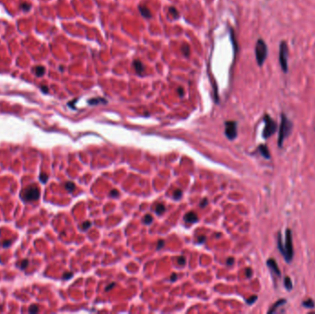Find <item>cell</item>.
<instances>
[{
  "label": "cell",
  "mask_w": 315,
  "mask_h": 314,
  "mask_svg": "<svg viewBox=\"0 0 315 314\" xmlns=\"http://www.w3.org/2000/svg\"><path fill=\"white\" fill-rule=\"evenodd\" d=\"M264 121H265V128H264V131H262V137L265 139H267V138H269L271 135H273L276 132L277 125L276 122L268 114H265V115Z\"/></svg>",
  "instance_id": "5"
},
{
  "label": "cell",
  "mask_w": 315,
  "mask_h": 314,
  "mask_svg": "<svg viewBox=\"0 0 315 314\" xmlns=\"http://www.w3.org/2000/svg\"><path fill=\"white\" fill-rule=\"evenodd\" d=\"M258 150H259V152H260V154L262 155V156L264 157L265 158H267V159L271 158V155H270L269 149L265 145H264V144L260 145H259V148H258Z\"/></svg>",
  "instance_id": "9"
},
{
  "label": "cell",
  "mask_w": 315,
  "mask_h": 314,
  "mask_svg": "<svg viewBox=\"0 0 315 314\" xmlns=\"http://www.w3.org/2000/svg\"><path fill=\"white\" fill-rule=\"evenodd\" d=\"M225 135L229 140H233L237 136V122L228 121L225 122Z\"/></svg>",
  "instance_id": "7"
},
{
  "label": "cell",
  "mask_w": 315,
  "mask_h": 314,
  "mask_svg": "<svg viewBox=\"0 0 315 314\" xmlns=\"http://www.w3.org/2000/svg\"><path fill=\"white\" fill-rule=\"evenodd\" d=\"M182 194H183V192H182L180 189L175 190L174 193H173V198H174L175 200H179V199L182 197Z\"/></svg>",
  "instance_id": "20"
},
{
  "label": "cell",
  "mask_w": 315,
  "mask_h": 314,
  "mask_svg": "<svg viewBox=\"0 0 315 314\" xmlns=\"http://www.w3.org/2000/svg\"><path fill=\"white\" fill-rule=\"evenodd\" d=\"M178 93H179V95H180V96H183V88H178Z\"/></svg>",
  "instance_id": "38"
},
{
  "label": "cell",
  "mask_w": 315,
  "mask_h": 314,
  "mask_svg": "<svg viewBox=\"0 0 315 314\" xmlns=\"http://www.w3.org/2000/svg\"><path fill=\"white\" fill-rule=\"evenodd\" d=\"M72 276H73V274H72V273H65V274H64L63 278L64 279H70Z\"/></svg>",
  "instance_id": "30"
},
{
  "label": "cell",
  "mask_w": 315,
  "mask_h": 314,
  "mask_svg": "<svg viewBox=\"0 0 315 314\" xmlns=\"http://www.w3.org/2000/svg\"><path fill=\"white\" fill-rule=\"evenodd\" d=\"M252 274V270H251L250 268H248V269L246 270V276H247V277H251Z\"/></svg>",
  "instance_id": "33"
},
{
  "label": "cell",
  "mask_w": 315,
  "mask_h": 314,
  "mask_svg": "<svg viewBox=\"0 0 315 314\" xmlns=\"http://www.w3.org/2000/svg\"><path fill=\"white\" fill-rule=\"evenodd\" d=\"M205 240H206V237L205 236H201L198 238V242L201 243V242H204Z\"/></svg>",
  "instance_id": "37"
},
{
  "label": "cell",
  "mask_w": 315,
  "mask_h": 314,
  "mask_svg": "<svg viewBox=\"0 0 315 314\" xmlns=\"http://www.w3.org/2000/svg\"><path fill=\"white\" fill-rule=\"evenodd\" d=\"M114 285H115V284H114V283H111V284H110V286H109V287H106V291H109L111 288H113V287H114Z\"/></svg>",
  "instance_id": "40"
},
{
  "label": "cell",
  "mask_w": 315,
  "mask_h": 314,
  "mask_svg": "<svg viewBox=\"0 0 315 314\" xmlns=\"http://www.w3.org/2000/svg\"><path fill=\"white\" fill-rule=\"evenodd\" d=\"M266 264H267V266H268L269 270H270V272H271L272 275H273L274 279L280 278V277H281V272H280L279 267L277 265L276 262H275V259L271 258V259L267 260Z\"/></svg>",
  "instance_id": "8"
},
{
  "label": "cell",
  "mask_w": 315,
  "mask_h": 314,
  "mask_svg": "<svg viewBox=\"0 0 315 314\" xmlns=\"http://www.w3.org/2000/svg\"><path fill=\"white\" fill-rule=\"evenodd\" d=\"M34 72H35V75L37 76H42L45 72V68L42 65H38V66H35L34 68Z\"/></svg>",
  "instance_id": "16"
},
{
  "label": "cell",
  "mask_w": 315,
  "mask_h": 314,
  "mask_svg": "<svg viewBox=\"0 0 315 314\" xmlns=\"http://www.w3.org/2000/svg\"><path fill=\"white\" fill-rule=\"evenodd\" d=\"M133 66H134V70H136V72H137V74L140 75V74H142V73H143L144 65L140 61H138V60H134V61L133 62Z\"/></svg>",
  "instance_id": "12"
},
{
  "label": "cell",
  "mask_w": 315,
  "mask_h": 314,
  "mask_svg": "<svg viewBox=\"0 0 315 314\" xmlns=\"http://www.w3.org/2000/svg\"><path fill=\"white\" fill-rule=\"evenodd\" d=\"M286 303H287V300L285 298H281V299H279V300H277V301L272 306L271 308H270V310H268V313H274L277 309L280 308L281 306H283L284 304H286Z\"/></svg>",
  "instance_id": "11"
},
{
  "label": "cell",
  "mask_w": 315,
  "mask_h": 314,
  "mask_svg": "<svg viewBox=\"0 0 315 314\" xmlns=\"http://www.w3.org/2000/svg\"><path fill=\"white\" fill-rule=\"evenodd\" d=\"M28 264H29V260H27V259H24V260H22V261L20 262V264H19V267H20V269L24 270V269H25V268L28 266Z\"/></svg>",
  "instance_id": "24"
},
{
  "label": "cell",
  "mask_w": 315,
  "mask_h": 314,
  "mask_svg": "<svg viewBox=\"0 0 315 314\" xmlns=\"http://www.w3.org/2000/svg\"><path fill=\"white\" fill-rule=\"evenodd\" d=\"M41 89H42V90L43 91L44 93L48 92V88H47V87H41Z\"/></svg>",
  "instance_id": "41"
},
{
  "label": "cell",
  "mask_w": 315,
  "mask_h": 314,
  "mask_svg": "<svg viewBox=\"0 0 315 314\" xmlns=\"http://www.w3.org/2000/svg\"><path fill=\"white\" fill-rule=\"evenodd\" d=\"M288 46L286 42H282L279 47V64L283 72L287 73L288 70Z\"/></svg>",
  "instance_id": "6"
},
{
  "label": "cell",
  "mask_w": 315,
  "mask_h": 314,
  "mask_svg": "<svg viewBox=\"0 0 315 314\" xmlns=\"http://www.w3.org/2000/svg\"><path fill=\"white\" fill-rule=\"evenodd\" d=\"M178 262H179V264H181V265H184V264H185L184 257H180V258H179V260H178Z\"/></svg>",
  "instance_id": "32"
},
{
  "label": "cell",
  "mask_w": 315,
  "mask_h": 314,
  "mask_svg": "<svg viewBox=\"0 0 315 314\" xmlns=\"http://www.w3.org/2000/svg\"><path fill=\"white\" fill-rule=\"evenodd\" d=\"M163 244H164V242H163V240H160V242H159V245H158V249H161V247L163 246Z\"/></svg>",
  "instance_id": "39"
},
{
  "label": "cell",
  "mask_w": 315,
  "mask_h": 314,
  "mask_svg": "<svg viewBox=\"0 0 315 314\" xmlns=\"http://www.w3.org/2000/svg\"><path fill=\"white\" fill-rule=\"evenodd\" d=\"M284 286H285L287 290H288V291L292 290V288H293V284H292V281H291V279H290L289 276H286V277L284 278Z\"/></svg>",
  "instance_id": "14"
},
{
  "label": "cell",
  "mask_w": 315,
  "mask_h": 314,
  "mask_svg": "<svg viewBox=\"0 0 315 314\" xmlns=\"http://www.w3.org/2000/svg\"><path fill=\"white\" fill-rule=\"evenodd\" d=\"M11 243H12V241H11V240H5L4 242H3L2 246L5 247V248H6V247H9L11 245Z\"/></svg>",
  "instance_id": "31"
},
{
  "label": "cell",
  "mask_w": 315,
  "mask_h": 314,
  "mask_svg": "<svg viewBox=\"0 0 315 314\" xmlns=\"http://www.w3.org/2000/svg\"><path fill=\"white\" fill-rule=\"evenodd\" d=\"M91 222H89V221H85L84 223L82 224V229L87 230L88 228H91Z\"/></svg>",
  "instance_id": "26"
},
{
  "label": "cell",
  "mask_w": 315,
  "mask_h": 314,
  "mask_svg": "<svg viewBox=\"0 0 315 314\" xmlns=\"http://www.w3.org/2000/svg\"><path fill=\"white\" fill-rule=\"evenodd\" d=\"M170 277H171V278H170V280H171V281H175V280H176L177 274H173L171 276H170Z\"/></svg>",
  "instance_id": "42"
},
{
  "label": "cell",
  "mask_w": 315,
  "mask_h": 314,
  "mask_svg": "<svg viewBox=\"0 0 315 314\" xmlns=\"http://www.w3.org/2000/svg\"><path fill=\"white\" fill-rule=\"evenodd\" d=\"M88 104L91 105H97L99 103H107V101H105L104 99H101V98H95V99H91L88 101Z\"/></svg>",
  "instance_id": "15"
},
{
  "label": "cell",
  "mask_w": 315,
  "mask_h": 314,
  "mask_svg": "<svg viewBox=\"0 0 315 314\" xmlns=\"http://www.w3.org/2000/svg\"><path fill=\"white\" fill-rule=\"evenodd\" d=\"M110 194H111V196H113V195H114V196H118L119 193H118V191H116V190H113V191L110 193Z\"/></svg>",
  "instance_id": "35"
},
{
  "label": "cell",
  "mask_w": 315,
  "mask_h": 314,
  "mask_svg": "<svg viewBox=\"0 0 315 314\" xmlns=\"http://www.w3.org/2000/svg\"><path fill=\"white\" fill-rule=\"evenodd\" d=\"M152 221H153V217H152L151 215H146L145 216V217H144V223L147 224V225H148V224H150Z\"/></svg>",
  "instance_id": "22"
},
{
  "label": "cell",
  "mask_w": 315,
  "mask_h": 314,
  "mask_svg": "<svg viewBox=\"0 0 315 314\" xmlns=\"http://www.w3.org/2000/svg\"><path fill=\"white\" fill-rule=\"evenodd\" d=\"M206 204H207V199L205 198L204 200H203V202H201V204H200V205H201V207H205Z\"/></svg>",
  "instance_id": "36"
},
{
  "label": "cell",
  "mask_w": 315,
  "mask_h": 314,
  "mask_svg": "<svg viewBox=\"0 0 315 314\" xmlns=\"http://www.w3.org/2000/svg\"><path fill=\"white\" fill-rule=\"evenodd\" d=\"M302 305H303V307H305V308L313 309V308H314V306H315V303L311 298H308L307 300H305V301L302 302Z\"/></svg>",
  "instance_id": "17"
},
{
  "label": "cell",
  "mask_w": 315,
  "mask_h": 314,
  "mask_svg": "<svg viewBox=\"0 0 315 314\" xmlns=\"http://www.w3.org/2000/svg\"><path fill=\"white\" fill-rule=\"evenodd\" d=\"M40 189H39L38 186L35 185V184H32V185L26 187L22 191L20 196L26 202H32V201L38 200L39 197H40Z\"/></svg>",
  "instance_id": "4"
},
{
  "label": "cell",
  "mask_w": 315,
  "mask_h": 314,
  "mask_svg": "<svg viewBox=\"0 0 315 314\" xmlns=\"http://www.w3.org/2000/svg\"><path fill=\"white\" fill-rule=\"evenodd\" d=\"M139 11H140L141 15L143 16V17L147 18V19L151 18V12H150V10H149L147 7H146V6H139Z\"/></svg>",
  "instance_id": "13"
},
{
  "label": "cell",
  "mask_w": 315,
  "mask_h": 314,
  "mask_svg": "<svg viewBox=\"0 0 315 314\" xmlns=\"http://www.w3.org/2000/svg\"><path fill=\"white\" fill-rule=\"evenodd\" d=\"M182 52L183 53L184 55H189L190 53V48H189V45L187 44H184L183 47H182Z\"/></svg>",
  "instance_id": "23"
},
{
  "label": "cell",
  "mask_w": 315,
  "mask_h": 314,
  "mask_svg": "<svg viewBox=\"0 0 315 314\" xmlns=\"http://www.w3.org/2000/svg\"><path fill=\"white\" fill-rule=\"evenodd\" d=\"M29 7H31V5L26 4V3H23V4L20 5V9H23L24 11H28L29 9Z\"/></svg>",
  "instance_id": "29"
},
{
  "label": "cell",
  "mask_w": 315,
  "mask_h": 314,
  "mask_svg": "<svg viewBox=\"0 0 315 314\" xmlns=\"http://www.w3.org/2000/svg\"><path fill=\"white\" fill-rule=\"evenodd\" d=\"M169 11H170V13H171V15L173 16V18H174V19H178V18H179V13H178V11L176 10V9H175V7H172V6H170V9H169Z\"/></svg>",
  "instance_id": "21"
},
{
  "label": "cell",
  "mask_w": 315,
  "mask_h": 314,
  "mask_svg": "<svg viewBox=\"0 0 315 314\" xmlns=\"http://www.w3.org/2000/svg\"><path fill=\"white\" fill-rule=\"evenodd\" d=\"M268 55V48L265 42L262 39H259L255 45V57L259 66H262L266 60Z\"/></svg>",
  "instance_id": "3"
},
{
  "label": "cell",
  "mask_w": 315,
  "mask_h": 314,
  "mask_svg": "<svg viewBox=\"0 0 315 314\" xmlns=\"http://www.w3.org/2000/svg\"><path fill=\"white\" fill-rule=\"evenodd\" d=\"M256 299H257V296H252V297H251L249 299H247V303L252 305V303H254V302L256 301Z\"/></svg>",
  "instance_id": "28"
},
{
  "label": "cell",
  "mask_w": 315,
  "mask_h": 314,
  "mask_svg": "<svg viewBox=\"0 0 315 314\" xmlns=\"http://www.w3.org/2000/svg\"><path fill=\"white\" fill-rule=\"evenodd\" d=\"M293 129V124L289 119L287 117L286 114H281V124L279 127V135H278V147L281 148L286 138H288V135L291 134Z\"/></svg>",
  "instance_id": "2"
},
{
  "label": "cell",
  "mask_w": 315,
  "mask_h": 314,
  "mask_svg": "<svg viewBox=\"0 0 315 314\" xmlns=\"http://www.w3.org/2000/svg\"><path fill=\"white\" fill-rule=\"evenodd\" d=\"M184 220L188 223H194V222H197L198 217L194 212H189L184 216Z\"/></svg>",
  "instance_id": "10"
},
{
  "label": "cell",
  "mask_w": 315,
  "mask_h": 314,
  "mask_svg": "<svg viewBox=\"0 0 315 314\" xmlns=\"http://www.w3.org/2000/svg\"><path fill=\"white\" fill-rule=\"evenodd\" d=\"M75 184L72 182V181H67L66 183L65 184V188L67 190V191H69V192H73L74 189H75Z\"/></svg>",
  "instance_id": "18"
},
{
  "label": "cell",
  "mask_w": 315,
  "mask_h": 314,
  "mask_svg": "<svg viewBox=\"0 0 315 314\" xmlns=\"http://www.w3.org/2000/svg\"><path fill=\"white\" fill-rule=\"evenodd\" d=\"M39 311V306L37 305H32L29 309V312L31 313H35V312Z\"/></svg>",
  "instance_id": "25"
},
{
  "label": "cell",
  "mask_w": 315,
  "mask_h": 314,
  "mask_svg": "<svg viewBox=\"0 0 315 314\" xmlns=\"http://www.w3.org/2000/svg\"><path fill=\"white\" fill-rule=\"evenodd\" d=\"M164 211H165V206H164L163 204H160L156 206V213H157L158 215H161Z\"/></svg>",
  "instance_id": "19"
},
{
  "label": "cell",
  "mask_w": 315,
  "mask_h": 314,
  "mask_svg": "<svg viewBox=\"0 0 315 314\" xmlns=\"http://www.w3.org/2000/svg\"><path fill=\"white\" fill-rule=\"evenodd\" d=\"M233 262H234L233 258H229V259L227 260V264L228 265H231V264H233Z\"/></svg>",
  "instance_id": "34"
},
{
  "label": "cell",
  "mask_w": 315,
  "mask_h": 314,
  "mask_svg": "<svg viewBox=\"0 0 315 314\" xmlns=\"http://www.w3.org/2000/svg\"><path fill=\"white\" fill-rule=\"evenodd\" d=\"M277 247L280 251L281 254L284 256L285 260L288 263H290L294 256V249H293V242H292V233L289 228L286 229L285 235V243L283 244L281 238V233L278 232L277 234Z\"/></svg>",
  "instance_id": "1"
},
{
  "label": "cell",
  "mask_w": 315,
  "mask_h": 314,
  "mask_svg": "<svg viewBox=\"0 0 315 314\" xmlns=\"http://www.w3.org/2000/svg\"><path fill=\"white\" fill-rule=\"evenodd\" d=\"M47 180H48V176H47L46 174H44V173H42V174L40 175V181H42V182L45 183V182L47 181Z\"/></svg>",
  "instance_id": "27"
}]
</instances>
